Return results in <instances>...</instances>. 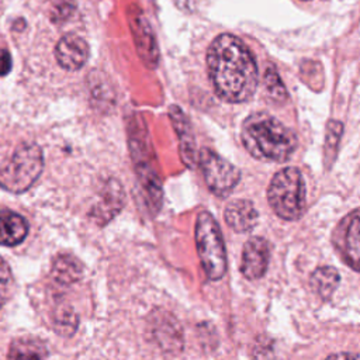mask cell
<instances>
[{
    "label": "cell",
    "mask_w": 360,
    "mask_h": 360,
    "mask_svg": "<svg viewBox=\"0 0 360 360\" xmlns=\"http://www.w3.org/2000/svg\"><path fill=\"white\" fill-rule=\"evenodd\" d=\"M207 68L217 96L228 103L248 101L257 87V66L246 45L235 35L221 34L210 45Z\"/></svg>",
    "instance_id": "cell-1"
},
{
    "label": "cell",
    "mask_w": 360,
    "mask_h": 360,
    "mask_svg": "<svg viewBox=\"0 0 360 360\" xmlns=\"http://www.w3.org/2000/svg\"><path fill=\"white\" fill-rule=\"evenodd\" d=\"M240 139L252 156L274 162L288 160L298 143L288 127L264 111L253 112L243 121Z\"/></svg>",
    "instance_id": "cell-2"
},
{
    "label": "cell",
    "mask_w": 360,
    "mask_h": 360,
    "mask_svg": "<svg viewBox=\"0 0 360 360\" xmlns=\"http://www.w3.org/2000/svg\"><path fill=\"white\" fill-rule=\"evenodd\" d=\"M267 201L277 217L298 221L305 211V183L298 167L278 170L267 188Z\"/></svg>",
    "instance_id": "cell-3"
},
{
    "label": "cell",
    "mask_w": 360,
    "mask_h": 360,
    "mask_svg": "<svg viewBox=\"0 0 360 360\" xmlns=\"http://www.w3.org/2000/svg\"><path fill=\"white\" fill-rule=\"evenodd\" d=\"M44 169L42 150L37 143H21L0 167V187L10 193L27 191Z\"/></svg>",
    "instance_id": "cell-4"
},
{
    "label": "cell",
    "mask_w": 360,
    "mask_h": 360,
    "mask_svg": "<svg viewBox=\"0 0 360 360\" xmlns=\"http://www.w3.org/2000/svg\"><path fill=\"white\" fill-rule=\"evenodd\" d=\"M195 246L201 266L210 280H221L226 271V255L217 219L201 211L195 221Z\"/></svg>",
    "instance_id": "cell-5"
},
{
    "label": "cell",
    "mask_w": 360,
    "mask_h": 360,
    "mask_svg": "<svg viewBox=\"0 0 360 360\" xmlns=\"http://www.w3.org/2000/svg\"><path fill=\"white\" fill-rule=\"evenodd\" d=\"M197 162L201 166L202 176L208 188L218 197H225L232 193L240 180L239 170L208 148H204L201 152H198Z\"/></svg>",
    "instance_id": "cell-6"
},
{
    "label": "cell",
    "mask_w": 360,
    "mask_h": 360,
    "mask_svg": "<svg viewBox=\"0 0 360 360\" xmlns=\"http://www.w3.org/2000/svg\"><path fill=\"white\" fill-rule=\"evenodd\" d=\"M127 18L141 60L149 69H155L159 62V49L148 20L145 18L142 10L135 4L128 6Z\"/></svg>",
    "instance_id": "cell-7"
},
{
    "label": "cell",
    "mask_w": 360,
    "mask_h": 360,
    "mask_svg": "<svg viewBox=\"0 0 360 360\" xmlns=\"http://www.w3.org/2000/svg\"><path fill=\"white\" fill-rule=\"evenodd\" d=\"M360 218L359 210H353L335 229L333 245L346 264L359 271L360 256Z\"/></svg>",
    "instance_id": "cell-8"
},
{
    "label": "cell",
    "mask_w": 360,
    "mask_h": 360,
    "mask_svg": "<svg viewBox=\"0 0 360 360\" xmlns=\"http://www.w3.org/2000/svg\"><path fill=\"white\" fill-rule=\"evenodd\" d=\"M270 259L269 242L262 236H250L242 250L240 271L249 280L262 278L267 270Z\"/></svg>",
    "instance_id": "cell-9"
},
{
    "label": "cell",
    "mask_w": 360,
    "mask_h": 360,
    "mask_svg": "<svg viewBox=\"0 0 360 360\" xmlns=\"http://www.w3.org/2000/svg\"><path fill=\"white\" fill-rule=\"evenodd\" d=\"M55 58L63 69L79 70L89 59V45L82 37L66 34L55 46Z\"/></svg>",
    "instance_id": "cell-10"
},
{
    "label": "cell",
    "mask_w": 360,
    "mask_h": 360,
    "mask_svg": "<svg viewBox=\"0 0 360 360\" xmlns=\"http://www.w3.org/2000/svg\"><path fill=\"white\" fill-rule=\"evenodd\" d=\"M124 205V191L117 180H108L103 188L101 194L91 210V218L98 225H105L112 219Z\"/></svg>",
    "instance_id": "cell-11"
},
{
    "label": "cell",
    "mask_w": 360,
    "mask_h": 360,
    "mask_svg": "<svg viewBox=\"0 0 360 360\" xmlns=\"http://www.w3.org/2000/svg\"><path fill=\"white\" fill-rule=\"evenodd\" d=\"M225 222L235 232L245 233L252 231L259 221V214L252 201L245 198H236L228 202L224 211Z\"/></svg>",
    "instance_id": "cell-12"
},
{
    "label": "cell",
    "mask_w": 360,
    "mask_h": 360,
    "mask_svg": "<svg viewBox=\"0 0 360 360\" xmlns=\"http://www.w3.org/2000/svg\"><path fill=\"white\" fill-rule=\"evenodd\" d=\"M169 115L172 118L173 127L177 132L179 141H180V152L184 163L191 167L197 163V150H195V141L191 132L190 122L186 117V114L177 107V105H170L169 108Z\"/></svg>",
    "instance_id": "cell-13"
},
{
    "label": "cell",
    "mask_w": 360,
    "mask_h": 360,
    "mask_svg": "<svg viewBox=\"0 0 360 360\" xmlns=\"http://www.w3.org/2000/svg\"><path fill=\"white\" fill-rule=\"evenodd\" d=\"M28 222L13 211H0V245L14 246L25 239Z\"/></svg>",
    "instance_id": "cell-14"
},
{
    "label": "cell",
    "mask_w": 360,
    "mask_h": 360,
    "mask_svg": "<svg viewBox=\"0 0 360 360\" xmlns=\"http://www.w3.org/2000/svg\"><path fill=\"white\" fill-rule=\"evenodd\" d=\"M152 323L158 343H160L166 350H177L181 347V328L177 325L176 319L167 314L160 315V312H158V316Z\"/></svg>",
    "instance_id": "cell-15"
},
{
    "label": "cell",
    "mask_w": 360,
    "mask_h": 360,
    "mask_svg": "<svg viewBox=\"0 0 360 360\" xmlns=\"http://www.w3.org/2000/svg\"><path fill=\"white\" fill-rule=\"evenodd\" d=\"M51 274L56 283L70 285L82 278L83 266L73 255L60 253L52 262Z\"/></svg>",
    "instance_id": "cell-16"
},
{
    "label": "cell",
    "mask_w": 360,
    "mask_h": 360,
    "mask_svg": "<svg viewBox=\"0 0 360 360\" xmlns=\"http://www.w3.org/2000/svg\"><path fill=\"white\" fill-rule=\"evenodd\" d=\"M46 354L48 350L39 339L22 336L11 342L7 360H46Z\"/></svg>",
    "instance_id": "cell-17"
},
{
    "label": "cell",
    "mask_w": 360,
    "mask_h": 360,
    "mask_svg": "<svg viewBox=\"0 0 360 360\" xmlns=\"http://www.w3.org/2000/svg\"><path fill=\"white\" fill-rule=\"evenodd\" d=\"M340 281L339 271L332 266H322L312 271L309 277V284L312 290L322 298L329 300L335 292L338 284Z\"/></svg>",
    "instance_id": "cell-18"
},
{
    "label": "cell",
    "mask_w": 360,
    "mask_h": 360,
    "mask_svg": "<svg viewBox=\"0 0 360 360\" xmlns=\"http://www.w3.org/2000/svg\"><path fill=\"white\" fill-rule=\"evenodd\" d=\"M53 328L62 336H70L75 333L77 328V315L75 314L72 307L62 305L56 308L53 314Z\"/></svg>",
    "instance_id": "cell-19"
},
{
    "label": "cell",
    "mask_w": 360,
    "mask_h": 360,
    "mask_svg": "<svg viewBox=\"0 0 360 360\" xmlns=\"http://www.w3.org/2000/svg\"><path fill=\"white\" fill-rule=\"evenodd\" d=\"M342 124L339 121H329L328 127H326V136H325V165L328 163V167L333 163L336 152H338V146H339V141H340V135H342Z\"/></svg>",
    "instance_id": "cell-20"
},
{
    "label": "cell",
    "mask_w": 360,
    "mask_h": 360,
    "mask_svg": "<svg viewBox=\"0 0 360 360\" xmlns=\"http://www.w3.org/2000/svg\"><path fill=\"white\" fill-rule=\"evenodd\" d=\"M264 86H266V91L269 93V96L271 98L276 100H284L285 97V90L283 83L280 82L278 75L276 73V70L273 68H269L264 76Z\"/></svg>",
    "instance_id": "cell-21"
},
{
    "label": "cell",
    "mask_w": 360,
    "mask_h": 360,
    "mask_svg": "<svg viewBox=\"0 0 360 360\" xmlns=\"http://www.w3.org/2000/svg\"><path fill=\"white\" fill-rule=\"evenodd\" d=\"M11 284V271L7 262L0 256V308L6 301Z\"/></svg>",
    "instance_id": "cell-22"
},
{
    "label": "cell",
    "mask_w": 360,
    "mask_h": 360,
    "mask_svg": "<svg viewBox=\"0 0 360 360\" xmlns=\"http://www.w3.org/2000/svg\"><path fill=\"white\" fill-rule=\"evenodd\" d=\"M11 69V56L8 51L0 49V76H6Z\"/></svg>",
    "instance_id": "cell-23"
},
{
    "label": "cell",
    "mask_w": 360,
    "mask_h": 360,
    "mask_svg": "<svg viewBox=\"0 0 360 360\" xmlns=\"http://www.w3.org/2000/svg\"><path fill=\"white\" fill-rule=\"evenodd\" d=\"M325 360H359V356L356 353H336Z\"/></svg>",
    "instance_id": "cell-24"
}]
</instances>
